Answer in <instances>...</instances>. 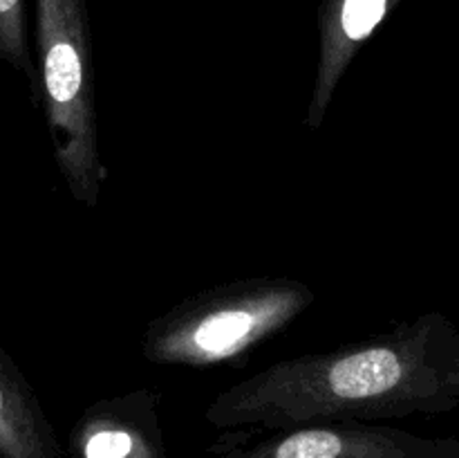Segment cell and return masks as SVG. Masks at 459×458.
Returning <instances> with one entry per match:
<instances>
[{
  "mask_svg": "<svg viewBox=\"0 0 459 458\" xmlns=\"http://www.w3.org/2000/svg\"><path fill=\"white\" fill-rule=\"evenodd\" d=\"M459 407V328L442 313L325 353L281 359L220 391L204 418L220 431H278L327 420L384 422Z\"/></svg>",
  "mask_w": 459,
  "mask_h": 458,
  "instance_id": "obj_1",
  "label": "cell"
},
{
  "mask_svg": "<svg viewBox=\"0 0 459 458\" xmlns=\"http://www.w3.org/2000/svg\"><path fill=\"white\" fill-rule=\"evenodd\" d=\"M314 301L316 292L291 277L236 278L204 287L143 328L142 355L160 366L238 364L287 330Z\"/></svg>",
  "mask_w": 459,
  "mask_h": 458,
  "instance_id": "obj_2",
  "label": "cell"
},
{
  "mask_svg": "<svg viewBox=\"0 0 459 458\" xmlns=\"http://www.w3.org/2000/svg\"><path fill=\"white\" fill-rule=\"evenodd\" d=\"M39 101L58 173L81 205H99L108 166L99 148L92 39L85 0H36Z\"/></svg>",
  "mask_w": 459,
  "mask_h": 458,
  "instance_id": "obj_3",
  "label": "cell"
},
{
  "mask_svg": "<svg viewBox=\"0 0 459 458\" xmlns=\"http://www.w3.org/2000/svg\"><path fill=\"white\" fill-rule=\"evenodd\" d=\"M204 458H459L455 436H421L384 422L327 420L290 429L224 431Z\"/></svg>",
  "mask_w": 459,
  "mask_h": 458,
  "instance_id": "obj_4",
  "label": "cell"
},
{
  "mask_svg": "<svg viewBox=\"0 0 459 458\" xmlns=\"http://www.w3.org/2000/svg\"><path fill=\"white\" fill-rule=\"evenodd\" d=\"M161 393L133 389L83 409L70 431L72 458H169Z\"/></svg>",
  "mask_w": 459,
  "mask_h": 458,
  "instance_id": "obj_5",
  "label": "cell"
},
{
  "mask_svg": "<svg viewBox=\"0 0 459 458\" xmlns=\"http://www.w3.org/2000/svg\"><path fill=\"white\" fill-rule=\"evenodd\" d=\"M397 0H327L321 9V43L305 126L321 128L345 72L361 45L384 22Z\"/></svg>",
  "mask_w": 459,
  "mask_h": 458,
  "instance_id": "obj_6",
  "label": "cell"
},
{
  "mask_svg": "<svg viewBox=\"0 0 459 458\" xmlns=\"http://www.w3.org/2000/svg\"><path fill=\"white\" fill-rule=\"evenodd\" d=\"M0 458H67L34 386L0 346Z\"/></svg>",
  "mask_w": 459,
  "mask_h": 458,
  "instance_id": "obj_7",
  "label": "cell"
},
{
  "mask_svg": "<svg viewBox=\"0 0 459 458\" xmlns=\"http://www.w3.org/2000/svg\"><path fill=\"white\" fill-rule=\"evenodd\" d=\"M0 61L25 76L31 99L39 101V70L27 43L25 0H0Z\"/></svg>",
  "mask_w": 459,
  "mask_h": 458,
  "instance_id": "obj_8",
  "label": "cell"
}]
</instances>
